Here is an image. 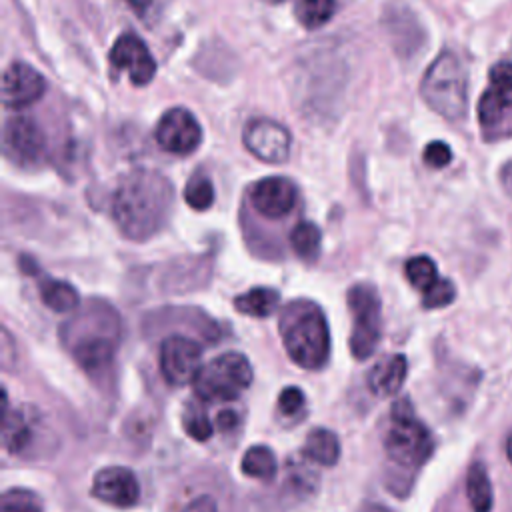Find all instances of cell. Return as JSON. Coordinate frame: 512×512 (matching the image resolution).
<instances>
[{
  "instance_id": "12",
  "label": "cell",
  "mask_w": 512,
  "mask_h": 512,
  "mask_svg": "<svg viewBox=\"0 0 512 512\" xmlns=\"http://www.w3.org/2000/svg\"><path fill=\"white\" fill-rule=\"evenodd\" d=\"M92 496L114 508H132L140 500V484L130 468L106 466L92 478Z\"/></svg>"
},
{
  "instance_id": "19",
  "label": "cell",
  "mask_w": 512,
  "mask_h": 512,
  "mask_svg": "<svg viewBox=\"0 0 512 512\" xmlns=\"http://www.w3.org/2000/svg\"><path fill=\"white\" fill-rule=\"evenodd\" d=\"M4 408V424H2V446L6 448V452L16 454L22 452L30 440H32V426L28 422V418L20 412V410H10L8 408V396L4 392V400H2Z\"/></svg>"
},
{
  "instance_id": "31",
  "label": "cell",
  "mask_w": 512,
  "mask_h": 512,
  "mask_svg": "<svg viewBox=\"0 0 512 512\" xmlns=\"http://www.w3.org/2000/svg\"><path fill=\"white\" fill-rule=\"evenodd\" d=\"M304 408V394L296 386H288L278 396V412L282 416H296Z\"/></svg>"
},
{
  "instance_id": "23",
  "label": "cell",
  "mask_w": 512,
  "mask_h": 512,
  "mask_svg": "<svg viewBox=\"0 0 512 512\" xmlns=\"http://www.w3.org/2000/svg\"><path fill=\"white\" fill-rule=\"evenodd\" d=\"M240 470L244 476L258 478V480H272L276 476L278 464L274 452L266 444L250 446L240 462Z\"/></svg>"
},
{
  "instance_id": "35",
  "label": "cell",
  "mask_w": 512,
  "mask_h": 512,
  "mask_svg": "<svg viewBox=\"0 0 512 512\" xmlns=\"http://www.w3.org/2000/svg\"><path fill=\"white\" fill-rule=\"evenodd\" d=\"M124 2H128L130 8H132L136 14H144V12L148 10V6H150L152 0H124Z\"/></svg>"
},
{
  "instance_id": "1",
  "label": "cell",
  "mask_w": 512,
  "mask_h": 512,
  "mask_svg": "<svg viewBox=\"0 0 512 512\" xmlns=\"http://www.w3.org/2000/svg\"><path fill=\"white\" fill-rule=\"evenodd\" d=\"M172 204L174 190L166 176L154 170H134L116 186L112 216L126 238L142 242L168 222Z\"/></svg>"
},
{
  "instance_id": "32",
  "label": "cell",
  "mask_w": 512,
  "mask_h": 512,
  "mask_svg": "<svg viewBox=\"0 0 512 512\" xmlns=\"http://www.w3.org/2000/svg\"><path fill=\"white\" fill-rule=\"evenodd\" d=\"M422 158H424V162H426L428 166H432V168H444V166L450 164V160H452V150H450V146H448L446 142L434 140V142L426 144Z\"/></svg>"
},
{
  "instance_id": "24",
  "label": "cell",
  "mask_w": 512,
  "mask_h": 512,
  "mask_svg": "<svg viewBox=\"0 0 512 512\" xmlns=\"http://www.w3.org/2000/svg\"><path fill=\"white\" fill-rule=\"evenodd\" d=\"M336 12V0H296L294 16L300 26L316 30L324 26Z\"/></svg>"
},
{
  "instance_id": "9",
  "label": "cell",
  "mask_w": 512,
  "mask_h": 512,
  "mask_svg": "<svg viewBox=\"0 0 512 512\" xmlns=\"http://www.w3.org/2000/svg\"><path fill=\"white\" fill-rule=\"evenodd\" d=\"M158 146L170 154H192L202 142V128L194 114L182 106L166 110L154 130Z\"/></svg>"
},
{
  "instance_id": "30",
  "label": "cell",
  "mask_w": 512,
  "mask_h": 512,
  "mask_svg": "<svg viewBox=\"0 0 512 512\" xmlns=\"http://www.w3.org/2000/svg\"><path fill=\"white\" fill-rule=\"evenodd\" d=\"M456 298V288L450 280L446 278H440L432 288H428L424 294H422V306L428 308V310H434V308H444L448 306L450 302H454Z\"/></svg>"
},
{
  "instance_id": "10",
  "label": "cell",
  "mask_w": 512,
  "mask_h": 512,
  "mask_svg": "<svg viewBox=\"0 0 512 512\" xmlns=\"http://www.w3.org/2000/svg\"><path fill=\"white\" fill-rule=\"evenodd\" d=\"M244 146L266 164H282L290 156V132L276 120L254 118L244 126Z\"/></svg>"
},
{
  "instance_id": "8",
  "label": "cell",
  "mask_w": 512,
  "mask_h": 512,
  "mask_svg": "<svg viewBox=\"0 0 512 512\" xmlns=\"http://www.w3.org/2000/svg\"><path fill=\"white\" fill-rule=\"evenodd\" d=\"M160 372L170 386L194 384L202 370V348L186 336H168L160 344Z\"/></svg>"
},
{
  "instance_id": "26",
  "label": "cell",
  "mask_w": 512,
  "mask_h": 512,
  "mask_svg": "<svg viewBox=\"0 0 512 512\" xmlns=\"http://www.w3.org/2000/svg\"><path fill=\"white\" fill-rule=\"evenodd\" d=\"M404 274L408 278V282L420 290L422 294L432 288L440 276H438V270H436V264L430 256H424V254H418V256H412L406 266H404Z\"/></svg>"
},
{
  "instance_id": "36",
  "label": "cell",
  "mask_w": 512,
  "mask_h": 512,
  "mask_svg": "<svg viewBox=\"0 0 512 512\" xmlns=\"http://www.w3.org/2000/svg\"><path fill=\"white\" fill-rule=\"evenodd\" d=\"M506 456H508V460H510V464H512V434H510L508 440H506Z\"/></svg>"
},
{
  "instance_id": "14",
  "label": "cell",
  "mask_w": 512,
  "mask_h": 512,
  "mask_svg": "<svg viewBox=\"0 0 512 512\" xmlns=\"http://www.w3.org/2000/svg\"><path fill=\"white\" fill-rule=\"evenodd\" d=\"M250 200L258 214L280 220L294 210L298 202V188L284 176H268L254 184Z\"/></svg>"
},
{
  "instance_id": "15",
  "label": "cell",
  "mask_w": 512,
  "mask_h": 512,
  "mask_svg": "<svg viewBox=\"0 0 512 512\" xmlns=\"http://www.w3.org/2000/svg\"><path fill=\"white\" fill-rule=\"evenodd\" d=\"M46 92V80L26 62H12L2 76V102L6 108H26Z\"/></svg>"
},
{
  "instance_id": "33",
  "label": "cell",
  "mask_w": 512,
  "mask_h": 512,
  "mask_svg": "<svg viewBox=\"0 0 512 512\" xmlns=\"http://www.w3.org/2000/svg\"><path fill=\"white\" fill-rule=\"evenodd\" d=\"M490 84L512 90V62H498L490 68Z\"/></svg>"
},
{
  "instance_id": "11",
  "label": "cell",
  "mask_w": 512,
  "mask_h": 512,
  "mask_svg": "<svg viewBox=\"0 0 512 512\" xmlns=\"http://www.w3.org/2000/svg\"><path fill=\"white\" fill-rule=\"evenodd\" d=\"M44 148V132L32 118L14 116L4 124V152L14 162L32 166L40 162Z\"/></svg>"
},
{
  "instance_id": "18",
  "label": "cell",
  "mask_w": 512,
  "mask_h": 512,
  "mask_svg": "<svg viewBox=\"0 0 512 512\" xmlns=\"http://www.w3.org/2000/svg\"><path fill=\"white\" fill-rule=\"evenodd\" d=\"M302 454L320 466H334L340 458V440L328 428H314L304 440Z\"/></svg>"
},
{
  "instance_id": "29",
  "label": "cell",
  "mask_w": 512,
  "mask_h": 512,
  "mask_svg": "<svg viewBox=\"0 0 512 512\" xmlns=\"http://www.w3.org/2000/svg\"><path fill=\"white\" fill-rule=\"evenodd\" d=\"M184 200L194 210H208L214 202V188L208 176L196 174L184 188Z\"/></svg>"
},
{
  "instance_id": "28",
  "label": "cell",
  "mask_w": 512,
  "mask_h": 512,
  "mask_svg": "<svg viewBox=\"0 0 512 512\" xmlns=\"http://www.w3.org/2000/svg\"><path fill=\"white\" fill-rule=\"evenodd\" d=\"M0 512H44V504L32 490L10 488L0 496Z\"/></svg>"
},
{
  "instance_id": "13",
  "label": "cell",
  "mask_w": 512,
  "mask_h": 512,
  "mask_svg": "<svg viewBox=\"0 0 512 512\" xmlns=\"http://www.w3.org/2000/svg\"><path fill=\"white\" fill-rule=\"evenodd\" d=\"M110 62L114 68L126 70L136 86L148 84L156 74V62L148 46L134 32H124L118 36L110 50Z\"/></svg>"
},
{
  "instance_id": "5",
  "label": "cell",
  "mask_w": 512,
  "mask_h": 512,
  "mask_svg": "<svg viewBox=\"0 0 512 512\" xmlns=\"http://www.w3.org/2000/svg\"><path fill=\"white\" fill-rule=\"evenodd\" d=\"M252 378L250 360L240 352H226L202 366L194 380V394L202 402H232L252 384Z\"/></svg>"
},
{
  "instance_id": "34",
  "label": "cell",
  "mask_w": 512,
  "mask_h": 512,
  "mask_svg": "<svg viewBox=\"0 0 512 512\" xmlns=\"http://www.w3.org/2000/svg\"><path fill=\"white\" fill-rule=\"evenodd\" d=\"M182 512H218V508H216V502L212 496L202 494V496L194 498L192 502H188Z\"/></svg>"
},
{
  "instance_id": "17",
  "label": "cell",
  "mask_w": 512,
  "mask_h": 512,
  "mask_svg": "<svg viewBox=\"0 0 512 512\" xmlns=\"http://www.w3.org/2000/svg\"><path fill=\"white\" fill-rule=\"evenodd\" d=\"M406 358L402 354L388 356L386 360H380L368 374V386L376 396H392L400 390L404 378H406Z\"/></svg>"
},
{
  "instance_id": "27",
  "label": "cell",
  "mask_w": 512,
  "mask_h": 512,
  "mask_svg": "<svg viewBox=\"0 0 512 512\" xmlns=\"http://www.w3.org/2000/svg\"><path fill=\"white\" fill-rule=\"evenodd\" d=\"M202 400H192L184 406L182 412V426L186 430V434L198 442H204L212 436V422L204 410V406L200 404Z\"/></svg>"
},
{
  "instance_id": "16",
  "label": "cell",
  "mask_w": 512,
  "mask_h": 512,
  "mask_svg": "<svg viewBox=\"0 0 512 512\" xmlns=\"http://www.w3.org/2000/svg\"><path fill=\"white\" fill-rule=\"evenodd\" d=\"M34 260H28V258H22V268H26L30 274L36 276L38 280V292H40V298L42 302L54 310V312H72L78 308L80 304V296L76 292V288L64 280H56L52 276H46L42 274L36 266Z\"/></svg>"
},
{
  "instance_id": "6",
  "label": "cell",
  "mask_w": 512,
  "mask_h": 512,
  "mask_svg": "<svg viewBox=\"0 0 512 512\" xmlns=\"http://www.w3.org/2000/svg\"><path fill=\"white\" fill-rule=\"evenodd\" d=\"M348 308L354 318L350 352L356 360L374 354L382 334V302L378 290L368 282H358L348 290Z\"/></svg>"
},
{
  "instance_id": "21",
  "label": "cell",
  "mask_w": 512,
  "mask_h": 512,
  "mask_svg": "<svg viewBox=\"0 0 512 512\" xmlns=\"http://www.w3.org/2000/svg\"><path fill=\"white\" fill-rule=\"evenodd\" d=\"M280 304V292L268 286H256L244 294H238L234 298V308L252 318H266L272 312H276Z\"/></svg>"
},
{
  "instance_id": "7",
  "label": "cell",
  "mask_w": 512,
  "mask_h": 512,
  "mask_svg": "<svg viewBox=\"0 0 512 512\" xmlns=\"http://www.w3.org/2000/svg\"><path fill=\"white\" fill-rule=\"evenodd\" d=\"M78 328L68 326L70 336V350L78 364L86 372H100L108 368L114 360L116 352V336H118V320L116 314H112L96 332L94 328H84L76 318L72 322Z\"/></svg>"
},
{
  "instance_id": "3",
  "label": "cell",
  "mask_w": 512,
  "mask_h": 512,
  "mask_svg": "<svg viewBox=\"0 0 512 512\" xmlns=\"http://www.w3.org/2000/svg\"><path fill=\"white\" fill-rule=\"evenodd\" d=\"M420 94L436 114L450 122H456L466 114L468 76L454 52L446 50L436 56L422 76Z\"/></svg>"
},
{
  "instance_id": "20",
  "label": "cell",
  "mask_w": 512,
  "mask_h": 512,
  "mask_svg": "<svg viewBox=\"0 0 512 512\" xmlns=\"http://www.w3.org/2000/svg\"><path fill=\"white\" fill-rule=\"evenodd\" d=\"M512 110V90H504L498 86H492L480 96L478 102V120L480 126L488 132L494 130Z\"/></svg>"
},
{
  "instance_id": "2",
  "label": "cell",
  "mask_w": 512,
  "mask_h": 512,
  "mask_svg": "<svg viewBox=\"0 0 512 512\" xmlns=\"http://www.w3.org/2000/svg\"><path fill=\"white\" fill-rule=\"evenodd\" d=\"M278 332L288 358L304 370H320L330 356V328L312 300H292L278 318Z\"/></svg>"
},
{
  "instance_id": "22",
  "label": "cell",
  "mask_w": 512,
  "mask_h": 512,
  "mask_svg": "<svg viewBox=\"0 0 512 512\" xmlns=\"http://www.w3.org/2000/svg\"><path fill=\"white\" fill-rule=\"evenodd\" d=\"M466 496L474 512H490L494 504L492 484L486 468L480 462H474L466 474Z\"/></svg>"
},
{
  "instance_id": "25",
  "label": "cell",
  "mask_w": 512,
  "mask_h": 512,
  "mask_svg": "<svg viewBox=\"0 0 512 512\" xmlns=\"http://www.w3.org/2000/svg\"><path fill=\"white\" fill-rule=\"evenodd\" d=\"M320 242H322V234H320V228L314 222L302 220L290 232L292 250L302 260H308V262L316 260V256L320 252Z\"/></svg>"
},
{
  "instance_id": "4",
  "label": "cell",
  "mask_w": 512,
  "mask_h": 512,
  "mask_svg": "<svg viewBox=\"0 0 512 512\" xmlns=\"http://www.w3.org/2000/svg\"><path fill=\"white\" fill-rule=\"evenodd\" d=\"M384 450L392 462L406 468L422 466L434 450L430 430L416 418L408 400H398L390 410Z\"/></svg>"
}]
</instances>
